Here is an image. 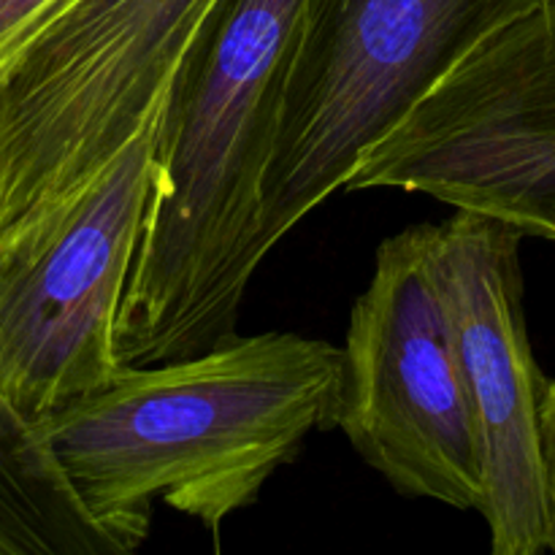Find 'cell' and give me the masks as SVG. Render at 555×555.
<instances>
[{
  "label": "cell",
  "instance_id": "ba28073f",
  "mask_svg": "<svg viewBox=\"0 0 555 555\" xmlns=\"http://www.w3.org/2000/svg\"><path fill=\"white\" fill-rule=\"evenodd\" d=\"M141 542L87 509L41 423L0 390V555H128Z\"/></svg>",
  "mask_w": 555,
  "mask_h": 555
},
{
  "label": "cell",
  "instance_id": "6da1fadb",
  "mask_svg": "<svg viewBox=\"0 0 555 555\" xmlns=\"http://www.w3.org/2000/svg\"><path fill=\"white\" fill-rule=\"evenodd\" d=\"M304 3L217 0L179 63L114 328L122 366L184 361L236 336L266 258L260 188Z\"/></svg>",
  "mask_w": 555,
  "mask_h": 555
},
{
  "label": "cell",
  "instance_id": "9c48e42d",
  "mask_svg": "<svg viewBox=\"0 0 555 555\" xmlns=\"http://www.w3.org/2000/svg\"><path fill=\"white\" fill-rule=\"evenodd\" d=\"M52 0H0V74L20 47L27 27Z\"/></svg>",
  "mask_w": 555,
  "mask_h": 555
},
{
  "label": "cell",
  "instance_id": "7a4b0ae2",
  "mask_svg": "<svg viewBox=\"0 0 555 555\" xmlns=\"http://www.w3.org/2000/svg\"><path fill=\"white\" fill-rule=\"evenodd\" d=\"M341 396L345 350L331 341L233 336L184 361L122 366L41 428L106 526L144 545L163 502L220 540L312 434L339 426Z\"/></svg>",
  "mask_w": 555,
  "mask_h": 555
},
{
  "label": "cell",
  "instance_id": "8992f818",
  "mask_svg": "<svg viewBox=\"0 0 555 555\" xmlns=\"http://www.w3.org/2000/svg\"><path fill=\"white\" fill-rule=\"evenodd\" d=\"M339 428L399 493L486 507L482 444L428 263V225L385 238L345 339Z\"/></svg>",
  "mask_w": 555,
  "mask_h": 555
},
{
  "label": "cell",
  "instance_id": "30bf717a",
  "mask_svg": "<svg viewBox=\"0 0 555 555\" xmlns=\"http://www.w3.org/2000/svg\"><path fill=\"white\" fill-rule=\"evenodd\" d=\"M540 442H542V472H545L547 515H551V553H555V379L545 383L540 406Z\"/></svg>",
  "mask_w": 555,
  "mask_h": 555
},
{
  "label": "cell",
  "instance_id": "3957f363",
  "mask_svg": "<svg viewBox=\"0 0 555 555\" xmlns=\"http://www.w3.org/2000/svg\"><path fill=\"white\" fill-rule=\"evenodd\" d=\"M553 0H307L260 188L269 255L472 47Z\"/></svg>",
  "mask_w": 555,
  "mask_h": 555
},
{
  "label": "cell",
  "instance_id": "52a82bcc",
  "mask_svg": "<svg viewBox=\"0 0 555 555\" xmlns=\"http://www.w3.org/2000/svg\"><path fill=\"white\" fill-rule=\"evenodd\" d=\"M515 228L469 211L428 225V263L482 444L493 555L551 553L542 472V379L524 318Z\"/></svg>",
  "mask_w": 555,
  "mask_h": 555
},
{
  "label": "cell",
  "instance_id": "5b68a950",
  "mask_svg": "<svg viewBox=\"0 0 555 555\" xmlns=\"http://www.w3.org/2000/svg\"><path fill=\"white\" fill-rule=\"evenodd\" d=\"M374 188L555 242V0L482 38L363 152L345 190Z\"/></svg>",
  "mask_w": 555,
  "mask_h": 555
},
{
  "label": "cell",
  "instance_id": "277c9868",
  "mask_svg": "<svg viewBox=\"0 0 555 555\" xmlns=\"http://www.w3.org/2000/svg\"><path fill=\"white\" fill-rule=\"evenodd\" d=\"M171 85L90 182L0 233V390L27 421L106 388L122 369L114 328L144 233Z\"/></svg>",
  "mask_w": 555,
  "mask_h": 555
}]
</instances>
